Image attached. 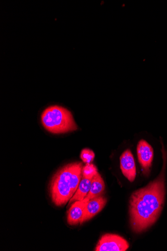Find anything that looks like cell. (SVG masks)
Wrapping results in <instances>:
<instances>
[{
    "mask_svg": "<svg viewBox=\"0 0 167 251\" xmlns=\"http://www.w3.org/2000/svg\"><path fill=\"white\" fill-rule=\"evenodd\" d=\"M129 247L128 242L123 237L111 234H106L101 238L96 251H125Z\"/></svg>",
    "mask_w": 167,
    "mask_h": 251,
    "instance_id": "277c9868",
    "label": "cell"
},
{
    "mask_svg": "<svg viewBox=\"0 0 167 251\" xmlns=\"http://www.w3.org/2000/svg\"><path fill=\"white\" fill-rule=\"evenodd\" d=\"M120 168L123 175L131 182L136 176V168L134 158L130 150H126L120 156Z\"/></svg>",
    "mask_w": 167,
    "mask_h": 251,
    "instance_id": "8992f818",
    "label": "cell"
},
{
    "mask_svg": "<svg viewBox=\"0 0 167 251\" xmlns=\"http://www.w3.org/2000/svg\"><path fill=\"white\" fill-rule=\"evenodd\" d=\"M137 151L138 161L143 174L146 176H148L151 172L153 161V149L147 142L141 140L138 144Z\"/></svg>",
    "mask_w": 167,
    "mask_h": 251,
    "instance_id": "5b68a950",
    "label": "cell"
},
{
    "mask_svg": "<svg viewBox=\"0 0 167 251\" xmlns=\"http://www.w3.org/2000/svg\"><path fill=\"white\" fill-rule=\"evenodd\" d=\"M88 201L85 198L83 201H76L72 204L67 214V222L70 225H76L81 223Z\"/></svg>",
    "mask_w": 167,
    "mask_h": 251,
    "instance_id": "52a82bcc",
    "label": "cell"
},
{
    "mask_svg": "<svg viewBox=\"0 0 167 251\" xmlns=\"http://www.w3.org/2000/svg\"><path fill=\"white\" fill-rule=\"evenodd\" d=\"M91 182L92 179L83 176L80 182L77 191L73 197L69 201V205H70L72 202L78 201H81L84 200L90 191L91 186Z\"/></svg>",
    "mask_w": 167,
    "mask_h": 251,
    "instance_id": "30bf717a",
    "label": "cell"
},
{
    "mask_svg": "<svg viewBox=\"0 0 167 251\" xmlns=\"http://www.w3.org/2000/svg\"><path fill=\"white\" fill-rule=\"evenodd\" d=\"M83 164L76 162L61 168L52 177L50 193L56 206L65 205L77 191L83 177Z\"/></svg>",
    "mask_w": 167,
    "mask_h": 251,
    "instance_id": "7a4b0ae2",
    "label": "cell"
},
{
    "mask_svg": "<svg viewBox=\"0 0 167 251\" xmlns=\"http://www.w3.org/2000/svg\"><path fill=\"white\" fill-rule=\"evenodd\" d=\"M80 157L84 163L91 164L95 158V153L92 150L85 149L82 151Z\"/></svg>",
    "mask_w": 167,
    "mask_h": 251,
    "instance_id": "7c38bea8",
    "label": "cell"
},
{
    "mask_svg": "<svg viewBox=\"0 0 167 251\" xmlns=\"http://www.w3.org/2000/svg\"><path fill=\"white\" fill-rule=\"evenodd\" d=\"M105 188L104 181L101 175L98 173L92 178L90 191L85 198L89 201L98 197L103 193Z\"/></svg>",
    "mask_w": 167,
    "mask_h": 251,
    "instance_id": "9c48e42d",
    "label": "cell"
},
{
    "mask_svg": "<svg viewBox=\"0 0 167 251\" xmlns=\"http://www.w3.org/2000/svg\"><path fill=\"white\" fill-rule=\"evenodd\" d=\"M107 202V199L102 196L90 200L86 205L84 217L81 224L91 219L100 212L104 208Z\"/></svg>",
    "mask_w": 167,
    "mask_h": 251,
    "instance_id": "ba28073f",
    "label": "cell"
},
{
    "mask_svg": "<svg viewBox=\"0 0 167 251\" xmlns=\"http://www.w3.org/2000/svg\"><path fill=\"white\" fill-rule=\"evenodd\" d=\"M43 126L55 134L64 133L77 130L72 114L68 109L58 105L47 107L41 115Z\"/></svg>",
    "mask_w": 167,
    "mask_h": 251,
    "instance_id": "3957f363",
    "label": "cell"
},
{
    "mask_svg": "<svg viewBox=\"0 0 167 251\" xmlns=\"http://www.w3.org/2000/svg\"><path fill=\"white\" fill-rule=\"evenodd\" d=\"M163 166L160 175L146 187L134 192L130 198L129 212L133 231H144L153 225L163 209L165 195L167 153L162 142Z\"/></svg>",
    "mask_w": 167,
    "mask_h": 251,
    "instance_id": "6da1fadb",
    "label": "cell"
},
{
    "mask_svg": "<svg viewBox=\"0 0 167 251\" xmlns=\"http://www.w3.org/2000/svg\"><path fill=\"white\" fill-rule=\"evenodd\" d=\"M98 173V170L96 166H95L92 164H86V165L83 167L82 171L83 177L92 179V178Z\"/></svg>",
    "mask_w": 167,
    "mask_h": 251,
    "instance_id": "8fae6325",
    "label": "cell"
}]
</instances>
